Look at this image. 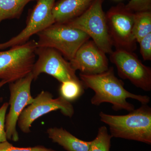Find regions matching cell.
<instances>
[{
	"label": "cell",
	"instance_id": "cell-8",
	"mask_svg": "<svg viewBox=\"0 0 151 151\" xmlns=\"http://www.w3.org/2000/svg\"><path fill=\"white\" fill-rule=\"evenodd\" d=\"M34 80L32 73L17 81L9 83L10 93L9 111L6 116L5 129L7 139L19 141L17 130L18 120L22 112L33 102L34 98L31 93V85Z\"/></svg>",
	"mask_w": 151,
	"mask_h": 151
},
{
	"label": "cell",
	"instance_id": "cell-16",
	"mask_svg": "<svg viewBox=\"0 0 151 151\" xmlns=\"http://www.w3.org/2000/svg\"><path fill=\"white\" fill-rule=\"evenodd\" d=\"M133 34L139 42L145 36L151 33V11L134 13Z\"/></svg>",
	"mask_w": 151,
	"mask_h": 151
},
{
	"label": "cell",
	"instance_id": "cell-9",
	"mask_svg": "<svg viewBox=\"0 0 151 151\" xmlns=\"http://www.w3.org/2000/svg\"><path fill=\"white\" fill-rule=\"evenodd\" d=\"M110 60L116 65L120 77L145 91H151V68L144 65L133 52L116 49L110 54Z\"/></svg>",
	"mask_w": 151,
	"mask_h": 151
},
{
	"label": "cell",
	"instance_id": "cell-13",
	"mask_svg": "<svg viewBox=\"0 0 151 151\" xmlns=\"http://www.w3.org/2000/svg\"><path fill=\"white\" fill-rule=\"evenodd\" d=\"M95 0H59L55 3L52 13L55 23L65 24L81 16Z\"/></svg>",
	"mask_w": 151,
	"mask_h": 151
},
{
	"label": "cell",
	"instance_id": "cell-12",
	"mask_svg": "<svg viewBox=\"0 0 151 151\" xmlns=\"http://www.w3.org/2000/svg\"><path fill=\"white\" fill-rule=\"evenodd\" d=\"M94 43L88 40L78 48L73 58L69 61L76 71L87 75H95L109 69L106 55Z\"/></svg>",
	"mask_w": 151,
	"mask_h": 151
},
{
	"label": "cell",
	"instance_id": "cell-7",
	"mask_svg": "<svg viewBox=\"0 0 151 151\" xmlns=\"http://www.w3.org/2000/svg\"><path fill=\"white\" fill-rule=\"evenodd\" d=\"M58 110L69 118L74 114V108L70 102L61 96L53 98L51 93L42 91L22 112L18 120V126L22 132L27 134L31 132L32 125L36 119L50 112Z\"/></svg>",
	"mask_w": 151,
	"mask_h": 151
},
{
	"label": "cell",
	"instance_id": "cell-20",
	"mask_svg": "<svg viewBox=\"0 0 151 151\" xmlns=\"http://www.w3.org/2000/svg\"><path fill=\"white\" fill-rule=\"evenodd\" d=\"M126 8L133 12L151 10V0H130Z\"/></svg>",
	"mask_w": 151,
	"mask_h": 151
},
{
	"label": "cell",
	"instance_id": "cell-6",
	"mask_svg": "<svg viewBox=\"0 0 151 151\" xmlns=\"http://www.w3.org/2000/svg\"><path fill=\"white\" fill-rule=\"evenodd\" d=\"M108 32L116 49L134 52L137 42L133 34L134 12L121 3L112 7L105 14Z\"/></svg>",
	"mask_w": 151,
	"mask_h": 151
},
{
	"label": "cell",
	"instance_id": "cell-15",
	"mask_svg": "<svg viewBox=\"0 0 151 151\" xmlns=\"http://www.w3.org/2000/svg\"><path fill=\"white\" fill-rule=\"evenodd\" d=\"M37 0H0V23L3 20L19 19L25 6Z\"/></svg>",
	"mask_w": 151,
	"mask_h": 151
},
{
	"label": "cell",
	"instance_id": "cell-11",
	"mask_svg": "<svg viewBox=\"0 0 151 151\" xmlns=\"http://www.w3.org/2000/svg\"><path fill=\"white\" fill-rule=\"evenodd\" d=\"M55 2V0H37L29 13L24 29L6 42L0 43V50L24 44L31 37L54 24L52 9Z\"/></svg>",
	"mask_w": 151,
	"mask_h": 151
},
{
	"label": "cell",
	"instance_id": "cell-10",
	"mask_svg": "<svg viewBox=\"0 0 151 151\" xmlns=\"http://www.w3.org/2000/svg\"><path fill=\"white\" fill-rule=\"evenodd\" d=\"M35 53L38 58L32 72L34 80H36L41 73H45L61 83L69 81H81L70 62L56 50L50 47H37Z\"/></svg>",
	"mask_w": 151,
	"mask_h": 151
},
{
	"label": "cell",
	"instance_id": "cell-17",
	"mask_svg": "<svg viewBox=\"0 0 151 151\" xmlns=\"http://www.w3.org/2000/svg\"><path fill=\"white\" fill-rule=\"evenodd\" d=\"M81 81H69L62 82L59 88L60 96L69 102L77 100L84 93Z\"/></svg>",
	"mask_w": 151,
	"mask_h": 151
},
{
	"label": "cell",
	"instance_id": "cell-21",
	"mask_svg": "<svg viewBox=\"0 0 151 151\" xmlns=\"http://www.w3.org/2000/svg\"><path fill=\"white\" fill-rule=\"evenodd\" d=\"M140 51L144 60H151V33L143 38L139 42Z\"/></svg>",
	"mask_w": 151,
	"mask_h": 151
},
{
	"label": "cell",
	"instance_id": "cell-14",
	"mask_svg": "<svg viewBox=\"0 0 151 151\" xmlns=\"http://www.w3.org/2000/svg\"><path fill=\"white\" fill-rule=\"evenodd\" d=\"M49 138L67 151H89L91 141L78 139L63 128H50L47 131Z\"/></svg>",
	"mask_w": 151,
	"mask_h": 151
},
{
	"label": "cell",
	"instance_id": "cell-18",
	"mask_svg": "<svg viewBox=\"0 0 151 151\" xmlns=\"http://www.w3.org/2000/svg\"><path fill=\"white\" fill-rule=\"evenodd\" d=\"M112 138L106 127H100L97 137L91 141L89 151H110Z\"/></svg>",
	"mask_w": 151,
	"mask_h": 151
},
{
	"label": "cell",
	"instance_id": "cell-4",
	"mask_svg": "<svg viewBox=\"0 0 151 151\" xmlns=\"http://www.w3.org/2000/svg\"><path fill=\"white\" fill-rule=\"evenodd\" d=\"M37 47V42L32 40L9 50L0 51V79L10 83L31 73Z\"/></svg>",
	"mask_w": 151,
	"mask_h": 151
},
{
	"label": "cell",
	"instance_id": "cell-19",
	"mask_svg": "<svg viewBox=\"0 0 151 151\" xmlns=\"http://www.w3.org/2000/svg\"><path fill=\"white\" fill-rule=\"evenodd\" d=\"M0 151H56L42 146L30 147H14L7 141L0 143Z\"/></svg>",
	"mask_w": 151,
	"mask_h": 151
},
{
	"label": "cell",
	"instance_id": "cell-23",
	"mask_svg": "<svg viewBox=\"0 0 151 151\" xmlns=\"http://www.w3.org/2000/svg\"><path fill=\"white\" fill-rule=\"evenodd\" d=\"M7 83H8L6 81H4V80H1V81H0V89H1V88L4 85L7 84ZM2 97H0V103H1V102H2Z\"/></svg>",
	"mask_w": 151,
	"mask_h": 151
},
{
	"label": "cell",
	"instance_id": "cell-5",
	"mask_svg": "<svg viewBox=\"0 0 151 151\" xmlns=\"http://www.w3.org/2000/svg\"><path fill=\"white\" fill-rule=\"evenodd\" d=\"M104 1L95 0L81 16L65 24L86 33L105 54H111L113 45L103 10Z\"/></svg>",
	"mask_w": 151,
	"mask_h": 151
},
{
	"label": "cell",
	"instance_id": "cell-22",
	"mask_svg": "<svg viewBox=\"0 0 151 151\" xmlns=\"http://www.w3.org/2000/svg\"><path fill=\"white\" fill-rule=\"evenodd\" d=\"M9 104L5 103L0 108V143L7 141L5 129L6 117Z\"/></svg>",
	"mask_w": 151,
	"mask_h": 151
},
{
	"label": "cell",
	"instance_id": "cell-1",
	"mask_svg": "<svg viewBox=\"0 0 151 151\" xmlns=\"http://www.w3.org/2000/svg\"><path fill=\"white\" fill-rule=\"evenodd\" d=\"M79 76L84 88H90L95 93L91 100L92 105L99 106L108 103L112 104L114 111L125 110L131 112L134 110V106L127 102V99L138 100L142 105H147L150 101L148 96L133 94L126 90L124 82L115 76L113 67L99 74L80 73Z\"/></svg>",
	"mask_w": 151,
	"mask_h": 151
},
{
	"label": "cell",
	"instance_id": "cell-3",
	"mask_svg": "<svg viewBox=\"0 0 151 151\" xmlns=\"http://www.w3.org/2000/svg\"><path fill=\"white\" fill-rule=\"evenodd\" d=\"M37 47H50L60 52L70 61L78 48L90 38L81 30L71 27L66 24L55 23L37 34Z\"/></svg>",
	"mask_w": 151,
	"mask_h": 151
},
{
	"label": "cell",
	"instance_id": "cell-2",
	"mask_svg": "<svg viewBox=\"0 0 151 151\" xmlns=\"http://www.w3.org/2000/svg\"><path fill=\"white\" fill-rule=\"evenodd\" d=\"M101 122L109 127L112 137L151 144V108L147 105L126 115L115 116L101 112Z\"/></svg>",
	"mask_w": 151,
	"mask_h": 151
}]
</instances>
